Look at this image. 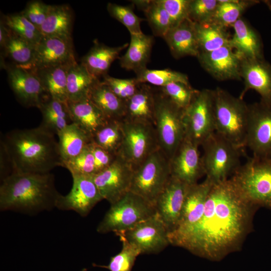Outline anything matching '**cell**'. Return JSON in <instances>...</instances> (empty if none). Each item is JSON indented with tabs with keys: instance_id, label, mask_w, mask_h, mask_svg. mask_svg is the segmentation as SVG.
Wrapping results in <instances>:
<instances>
[{
	"instance_id": "603a6c76",
	"label": "cell",
	"mask_w": 271,
	"mask_h": 271,
	"mask_svg": "<svg viewBox=\"0 0 271 271\" xmlns=\"http://www.w3.org/2000/svg\"><path fill=\"white\" fill-rule=\"evenodd\" d=\"M163 38L176 59L186 56L197 57L199 54L194 23L189 19L171 28Z\"/></svg>"
},
{
	"instance_id": "b9f144b4",
	"label": "cell",
	"mask_w": 271,
	"mask_h": 271,
	"mask_svg": "<svg viewBox=\"0 0 271 271\" xmlns=\"http://www.w3.org/2000/svg\"><path fill=\"white\" fill-rule=\"evenodd\" d=\"M133 5L121 6L109 3L107 10L111 17L121 23L130 34L142 33L141 24L146 20L139 17L133 12Z\"/></svg>"
},
{
	"instance_id": "484cf974",
	"label": "cell",
	"mask_w": 271,
	"mask_h": 271,
	"mask_svg": "<svg viewBox=\"0 0 271 271\" xmlns=\"http://www.w3.org/2000/svg\"><path fill=\"white\" fill-rule=\"evenodd\" d=\"M232 27L234 34L229 42L231 47L242 58H264L261 40L256 31L241 18Z\"/></svg>"
},
{
	"instance_id": "816d5d0a",
	"label": "cell",
	"mask_w": 271,
	"mask_h": 271,
	"mask_svg": "<svg viewBox=\"0 0 271 271\" xmlns=\"http://www.w3.org/2000/svg\"><path fill=\"white\" fill-rule=\"evenodd\" d=\"M13 173L12 162L4 145L0 143V179L1 181Z\"/></svg>"
},
{
	"instance_id": "8fae6325",
	"label": "cell",
	"mask_w": 271,
	"mask_h": 271,
	"mask_svg": "<svg viewBox=\"0 0 271 271\" xmlns=\"http://www.w3.org/2000/svg\"><path fill=\"white\" fill-rule=\"evenodd\" d=\"M185 138L200 146L215 132L212 90H198L184 109Z\"/></svg>"
},
{
	"instance_id": "bcb514c9",
	"label": "cell",
	"mask_w": 271,
	"mask_h": 271,
	"mask_svg": "<svg viewBox=\"0 0 271 271\" xmlns=\"http://www.w3.org/2000/svg\"><path fill=\"white\" fill-rule=\"evenodd\" d=\"M218 4L217 0H190L188 19L196 23L211 21Z\"/></svg>"
},
{
	"instance_id": "5bb4252c",
	"label": "cell",
	"mask_w": 271,
	"mask_h": 271,
	"mask_svg": "<svg viewBox=\"0 0 271 271\" xmlns=\"http://www.w3.org/2000/svg\"><path fill=\"white\" fill-rule=\"evenodd\" d=\"M133 170L129 163L116 155L109 166L93 176L103 200L111 204L130 191Z\"/></svg>"
},
{
	"instance_id": "60d3db41",
	"label": "cell",
	"mask_w": 271,
	"mask_h": 271,
	"mask_svg": "<svg viewBox=\"0 0 271 271\" xmlns=\"http://www.w3.org/2000/svg\"><path fill=\"white\" fill-rule=\"evenodd\" d=\"M2 20L12 32L33 44H38L43 37L41 31L21 12L6 15Z\"/></svg>"
},
{
	"instance_id": "ee69618b",
	"label": "cell",
	"mask_w": 271,
	"mask_h": 271,
	"mask_svg": "<svg viewBox=\"0 0 271 271\" xmlns=\"http://www.w3.org/2000/svg\"><path fill=\"white\" fill-rule=\"evenodd\" d=\"M91 143L87 145L78 155L63 163L62 167L67 169L72 176H93L96 174Z\"/></svg>"
},
{
	"instance_id": "8d00e7d4",
	"label": "cell",
	"mask_w": 271,
	"mask_h": 271,
	"mask_svg": "<svg viewBox=\"0 0 271 271\" xmlns=\"http://www.w3.org/2000/svg\"><path fill=\"white\" fill-rule=\"evenodd\" d=\"M35 48L36 45L16 35L10 30L8 38L2 50L3 54L12 61L14 65L31 69L34 59Z\"/></svg>"
},
{
	"instance_id": "2e32d148",
	"label": "cell",
	"mask_w": 271,
	"mask_h": 271,
	"mask_svg": "<svg viewBox=\"0 0 271 271\" xmlns=\"http://www.w3.org/2000/svg\"><path fill=\"white\" fill-rule=\"evenodd\" d=\"M7 70L10 86L18 101L27 107L39 108L49 95L36 73L14 65Z\"/></svg>"
},
{
	"instance_id": "1f68e13d",
	"label": "cell",
	"mask_w": 271,
	"mask_h": 271,
	"mask_svg": "<svg viewBox=\"0 0 271 271\" xmlns=\"http://www.w3.org/2000/svg\"><path fill=\"white\" fill-rule=\"evenodd\" d=\"M38 108L42 115L40 125L55 135L72 122L67 103L48 96Z\"/></svg>"
},
{
	"instance_id": "74e56055",
	"label": "cell",
	"mask_w": 271,
	"mask_h": 271,
	"mask_svg": "<svg viewBox=\"0 0 271 271\" xmlns=\"http://www.w3.org/2000/svg\"><path fill=\"white\" fill-rule=\"evenodd\" d=\"M258 3L256 1H219L211 21L223 28L232 26L248 7Z\"/></svg>"
},
{
	"instance_id": "4316f807",
	"label": "cell",
	"mask_w": 271,
	"mask_h": 271,
	"mask_svg": "<svg viewBox=\"0 0 271 271\" xmlns=\"http://www.w3.org/2000/svg\"><path fill=\"white\" fill-rule=\"evenodd\" d=\"M72 122L77 124L91 137L108 119L89 99L67 102Z\"/></svg>"
},
{
	"instance_id": "ffe728a7",
	"label": "cell",
	"mask_w": 271,
	"mask_h": 271,
	"mask_svg": "<svg viewBox=\"0 0 271 271\" xmlns=\"http://www.w3.org/2000/svg\"><path fill=\"white\" fill-rule=\"evenodd\" d=\"M76 61L72 41L43 36L36 45L31 69L70 64Z\"/></svg>"
},
{
	"instance_id": "7a4b0ae2",
	"label": "cell",
	"mask_w": 271,
	"mask_h": 271,
	"mask_svg": "<svg viewBox=\"0 0 271 271\" xmlns=\"http://www.w3.org/2000/svg\"><path fill=\"white\" fill-rule=\"evenodd\" d=\"M0 143L10 157L13 173L45 174L62 166L55 134L40 125L9 131L2 136Z\"/></svg>"
},
{
	"instance_id": "4dcf8cb0",
	"label": "cell",
	"mask_w": 271,
	"mask_h": 271,
	"mask_svg": "<svg viewBox=\"0 0 271 271\" xmlns=\"http://www.w3.org/2000/svg\"><path fill=\"white\" fill-rule=\"evenodd\" d=\"M72 64L32 70L36 73L46 92L49 96L67 103V74L68 69Z\"/></svg>"
},
{
	"instance_id": "e0dca14e",
	"label": "cell",
	"mask_w": 271,
	"mask_h": 271,
	"mask_svg": "<svg viewBox=\"0 0 271 271\" xmlns=\"http://www.w3.org/2000/svg\"><path fill=\"white\" fill-rule=\"evenodd\" d=\"M199 146L184 139L170 160L171 176L189 185L198 183L205 175Z\"/></svg>"
},
{
	"instance_id": "9c48e42d",
	"label": "cell",
	"mask_w": 271,
	"mask_h": 271,
	"mask_svg": "<svg viewBox=\"0 0 271 271\" xmlns=\"http://www.w3.org/2000/svg\"><path fill=\"white\" fill-rule=\"evenodd\" d=\"M171 177L170 160L159 149L134 169L130 191L154 206Z\"/></svg>"
},
{
	"instance_id": "836d02e7",
	"label": "cell",
	"mask_w": 271,
	"mask_h": 271,
	"mask_svg": "<svg viewBox=\"0 0 271 271\" xmlns=\"http://www.w3.org/2000/svg\"><path fill=\"white\" fill-rule=\"evenodd\" d=\"M194 23L199 53L212 52L229 45L230 38L225 28L212 21Z\"/></svg>"
},
{
	"instance_id": "d4e9b609",
	"label": "cell",
	"mask_w": 271,
	"mask_h": 271,
	"mask_svg": "<svg viewBox=\"0 0 271 271\" xmlns=\"http://www.w3.org/2000/svg\"><path fill=\"white\" fill-rule=\"evenodd\" d=\"M155 90L146 83H141L137 92L125 101L123 119L155 124Z\"/></svg>"
},
{
	"instance_id": "f1b7e54d",
	"label": "cell",
	"mask_w": 271,
	"mask_h": 271,
	"mask_svg": "<svg viewBox=\"0 0 271 271\" xmlns=\"http://www.w3.org/2000/svg\"><path fill=\"white\" fill-rule=\"evenodd\" d=\"M88 98L109 120H122L125 101L116 96L102 81L97 80L90 88Z\"/></svg>"
},
{
	"instance_id": "7402d4cb",
	"label": "cell",
	"mask_w": 271,
	"mask_h": 271,
	"mask_svg": "<svg viewBox=\"0 0 271 271\" xmlns=\"http://www.w3.org/2000/svg\"><path fill=\"white\" fill-rule=\"evenodd\" d=\"M213 184L208 179L190 185L188 190L180 219L176 228L169 234L181 232L196 224L201 218Z\"/></svg>"
},
{
	"instance_id": "ac0fdd59",
	"label": "cell",
	"mask_w": 271,
	"mask_h": 271,
	"mask_svg": "<svg viewBox=\"0 0 271 271\" xmlns=\"http://www.w3.org/2000/svg\"><path fill=\"white\" fill-rule=\"evenodd\" d=\"M201 66L219 81L241 80L242 57L229 45L207 53H200L197 57Z\"/></svg>"
},
{
	"instance_id": "ab89813d",
	"label": "cell",
	"mask_w": 271,
	"mask_h": 271,
	"mask_svg": "<svg viewBox=\"0 0 271 271\" xmlns=\"http://www.w3.org/2000/svg\"><path fill=\"white\" fill-rule=\"evenodd\" d=\"M136 74V78L140 83H149L160 87L174 82L190 84L187 75L170 69H149L146 68Z\"/></svg>"
},
{
	"instance_id": "3957f363",
	"label": "cell",
	"mask_w": 271,
	"mask_h": 271,
	"mask_svg": "<svg viewBox=\"0 0 271 271\" xmlns=\"http://www.w3.org/2000/svg\"><path fill=\"white\" fill-rule=\"evenodd\" d=\"M60 195L51 173H14L1 181L0 210L35 215L55 208Z\"/></svg>"
},
{
	"instance_id": "c3c4849f",
	"label": "cell",
	"mask_w": 271,
	"mask_h": 271,
	"mask_svg": "<svg viewBox=\"0 0 271 271\" xmlns=\"http://www.w3.org/2000/svg\"><path fill=\"white\" fill-rule=\"evenodd\" d=\"M51 5L42 1H29L25 8L21 13L32 24L40 31L41 26L47 19Z\"/></svg>"
},
{
	"instance_id": "8992f818",
	"label": "cell",
	"mask_w": 271,
	"mask_h": 271,
	"mask_svg": "<svg viewBox=\"0 0 271 271\" xmlns=\"http://www.w3.org/2000/svg\"><path fill=\"white\" fill-rule=\"evenodd\" d=\"M201 146L205 176L213 184L229 179L241 165L243 150L216 132Z\"/></svg>"
},
{
	"instance_id": "f907efd6",
	"label": "cell",
	"mask_w": 271,
	"mask_h": 271,
	"mask_svg": "<svg viewBox=\"0 0 271 271\" xmlns=\"http://www.w3.org/2000/svg\"><path fill=\"white\" fill-rule=\"evenodd\" d=\"M91 147L97 174L109 166L115 160L116 155L109 153L92 142Z\"/></svg>"
},
{
	"instance_id": "4fadbf2b",
	"label": "cell",
	"mask_w": 271,
	"mask_h": 271,
	"mask_svg": "<svg viewBox=\"0 0 271 271\" xmlns=\"http://www.w3.org/2000/svg\"><path fill=\"white\" fill-rule=\"evenodd\" d=\"M248 108L245 147L252 156L271 158V104L260 100Z\"/></svg>"
},
{
	"instance_id": "f6af8a7d",
	"label": "cell",
	"mask_w": 271,
	"mask_h": 271,
	"mask_svg": "<svg viewBox=\"0 0 271 271\" xmlns=\"http://www.w3.org/2000/svg\"><path fill=\"white\" fill-rule=\"evenodd\" d=\"M160 89L174 104L182 109L189 106L198 91L190 84L180 82L169 83L160 87Z\"/></svg>"
},
{
	"instance_id": "ba28073f",
	"label": "cell",
	"mask_w": 271,
	"mask_h": 271,
	"mask_svg": "<svg viewBox=\"0 0 271 271\" xmlns=\"http://www.w3.org/2000/svg\"><path fill=\"white\" fill-rule=\"evenodd\" d=\"M156 213L155 206L129 191L115 202L99 223L96 231L101 234L126 230Z\"/></svg>"
},
{
	"instance_id": "681fc988",
	"label": "cell",
	"mask_w": 271,
	"mask_h": 271,
	"mask_svg": "<svg viewBox=\"0 0 271 271\" xmlns=\"http://www.w3.org/2000/svg\"><path fill=\"white\" fill-rule=\"evenodd\" d=\"M158 2L169 15L172 27L188 19L190 0H158Z\"/></svg>"
},
{
	"instance_id": "7bdbcfd3",
	"label": "cell",
	"mask_w": 271,
	"mask_h": 271,
	"mask_svg": "<svg viewBox=\"0 0 271 271\" xmlns=\"http://www.w3.org/2000/svg\"><path fill=\"white\" fill-rule=\"evenodd\" d=\"M119 239L122 242L120 251L110 257L107 265L93 264L94 266L104 268L109 271H131L137 257L141 253L124 239Z\"/></svg>"
},
{
	"instance_id": "7c38bea8",
	"label": "cell",
	"mask_w": 271,
	"mask_h": 271,
	"mask_svg": "<svg viewBox=\"0 0 271 271\" xmlns=\"http://www.w3.org/2000/svg\"><path fill=\"white\" fill-rule=\"evenodd\" d=\"M141 254H156L171 244L169 231L156 213L132 227L115 233Z\"/></svg>"
},
{
	"instance_id": "5b68a950",
	"label": "cell",
	"mask_w": 271,
	"mask_h": 271,
	"mask_svg": "<svg viewBox=\"0 0 271 271\" xmlns=\"http://www.w3.org/2000/svg\"><path fill=\"white\" fill-rule=\"evenodd\" d=\"M229 179L247 202L271 209V158L249 157Z\"/></svg>"
},
{
	"instance_id": "6da1fadb",
	"label": "cell",
	"mask_w": 271,
	"mask_h": 271,
	"mask_svg": "<svg viewBox=\"0 0 271 271\" xmlns=\"http://www.w3.org/2000/svg\"><path fill=\"white\" fill-rule=\"evenodd\" d=\"M258 208L242 197L230 179L214 184L200 219L187 229L169 234L170 244L201 257L220 260L240 249Z\"/></svg>"
},
{
	"instance_id": "d590c367",
	"label": "cell",
	"mask_w": 271,
	"mask_h": 271,
	"mask_svg": "<svg viewBox=\"0 0 271 271\" xmlns=\"http://www.w3.org/2000/svg\"><path fill=\"white\" fill-rule=\"evenodd\" d=\"M131 2L134 6L144 12L154 36L163 38L172 27L169 15L158 0H135Z\"/></svg>"
},
{
	"instance_id": "83f0119b",
	"label": "cell",
	"mask_w": 271,
	"mask_h": 271,
	"mask_svg": "<svg viewBox=\"0 0 271 271\" xmlns=\"http://www.w3.org/2000/svg\"><path fill=\"white\" fill-rule=\"evenodd\" d=\"M154 38L143 33L130 34V42L124 54L119 57L120 66L136 73L147 68L150 61Z\"/></svg>"
},
{
	"instance_id": "cb8c5ba5",
	"label": "cell",
	"mask_w": 271,
	"mask_h": 271,
	"mask_svg": "<svg viewBox=\"0 0 271 271\" xmlns=\"http://www.w3.org/2000/svg\"><path fill=\"white\" fill-rule=\"evenodd\" d=\"M125 43L117 47H110L95 41L93 46L82 58L81 64L94 78L99 79L107 74L114 61L119 58L121 52L128 47Z\"/></svg>"
},
{
	"instance_id": "f35d334b",
	"label": "cell",
	"mask_w": 271,
	"mask_h": 271,
	"mask_svg": "<svg viewBox=\"0 0 271 271\" xmlns=\"http://www.w3.org/2000/svg\"><path fill=\"white\" fill-rule=\"evenodd\" d=\"M123 137L121 120H109L93 134L92 141L96 146L117 155Z\"/></svg>"
},
{
	"instance_id": "e575fe53",
	"label": "cell",
	"mask_w": 271,
	"mask_h": 271,
	"mask_svg": "<svg viewBox=\"0 0 271 271\" xmlns=\"http://www.w3.org/2000/svg\"><path fill=\"white\" fill-rule=\"evenodd\" d=\"M98 79L92 76L81 64L76 61L68 71V101H78L88 98L89 90Z\"/></svg>"
},
{
	"instance_id": "30bf717a",
	"label": "cell",
	"mask_w": 271,
	"mask_h": 271,
	"mask_svg": "<svg viewBox=\"0 0 271 271\" xmlns=\"http://www.w3.org/2000/svg\"><path fill=\"white\" fill-rule=\"evenodd\" d=\"M123 137L117 154L134 169L160 149L154 124L125 119L121 120Z\"/></svg>"
},
{
	"instance_id": "52a82bcc",
	"label": "cell",
	"mask_w": 271,
	"mask_h": 271,
	"mask_svg": "<svg viewBox=\"0 0 271 271\" xmlns=\"http://www.w3.org/2000/svg\"><path fill=\"white\" fill-rule=\"evenodd\" d=\"M182 109L160 89L155 91V128L160 149L169 160L185 138Z\"/></svg>"
},
{
	"instance_id": "44dd1931",
	"label": "cell",
	"mask_w": 271,
	"mask_h": 271,
	"mask_svg": "<svg viewBox=\"0 0 271 271\" xmlns=\"http://www.w3.org/2000/svg\"><path fill=\"white\" fill-rule=\"evenodd\" d=\"M240 75L244 88L239 97L243 99L245 93L252 89L260 96V101L271 104V65L264 58H243Z\"/></svg>"
},
{
	"instance_id": "f546056e",
	"label": "cell",
	"mask_w": 271,
	"mask_h": 271,
	"mask_svg": "<svg viewBox=\"0 0 271 271\" xmlns=\"http://www.w3.org/2000/svg\"><path fill=\"white\" fill-rule=\"evenodd\" d=\"M73 13L66 4L51 5L49 14L40 31L43 36L72 41Z\"/></svg>"
},
{
	"instance_id": "d6986e66",
	"label": "cell",
	"mask_w": 271,
	"mask_h": 271,
	"mask_svg": "<svg viewBox=\"0 0 271 271\" xmlns=\"http://www.w3.org/2000/svg\"><path fill=\"white\" fill-rule=\"evenodd\" d=\"M190 185L171 176L154 206L169 233L177 227L185 199Z\"/></svg>"
},
{
	"instance_id": "7dc6e473",
	"label": "cell",
	"mask_w": 271,
	"mask_h": 271,
	"mask_svg": "<svg viewBox=\"0 0 271 271\" xmlns=\"http://www.w3.org/2000/svg\"><path fill=\"white\" fill-rule=\"evenodd\" d=\"M103 78L102 81L116 96L125 101L137 92L141 84L136 77L120 79L107 74Z\"/></svg>"
},
{
	"instance_id": "9a60e30c",
	"label": "cell",
	"mask_w": 271,
	"mask_h": 271,
	"mask_svg": "<svg viewBox=\"0 0 271 271\" xmlns=\"http://www.w3.org/2000/svg\"><path fill=\"white\" fill-rule=\"evenodd\" d=\"M72 187L66 195L60 194L56 208L64 211H73L86 217L93 207L103 200L92 176H72Z\"/></svg>"
},
{
	"instance_id": "277c9868",
	"label": "cell",
	"mask_w": 271,
	"mask_h": 271,
	"mask_svg": "<svg viewBox=\"0 0 271 271\" xmlns=\"http://www.w3.org/2000/svg\"><path fill=\"white\" fill-rule=\"evenodd\" d=\"M215 132L240 149L245 148L248 105L217 87L212 90Z\"/></svg>"
},
{
	"instance_id": "d6a6232c",
	"label": "cell",
	"mask_w": 271,
	"mask_h": 271,
	"mask_svg": "<svg viewBox=\"0 0 271 271\" xmlns=\"http://www.w3.org/2000/svg\"><path fill=\"white\" fill-rule=\"evenodd\" d=\"M57 136L63 163L78 155L92 142V137L74 122L68 124Z\"/></svg>"
}]
</instances>
